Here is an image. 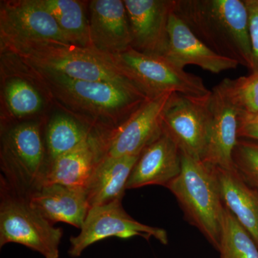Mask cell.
<instances>
[{"instance_id": "1", "label": "cell", "mask_w": 258, "mask_h": 258, "mask_svg": "<svg viewBox=\"0 0 258 258\" xmlns=\"http://www.w3.org/2000/svg\"><path fill=\"white\" fill-rule=\"evenodd\" d=\"M24 64L47 101L94 131L116 128L150 99L134 85L80 81Z\"/></svg>"}, {"instance_id": "2", "label": "cell", "mask_w": 258, "mask_h": 258, "mask_svg": "<svg viewBox=\"0 0 258 258\" xmlns=\"http://www.w3.org/2000/svg\"><path fill=\"white\" fill-rule=\"evenodd\" d=\"M174 13L214 52L251 70L252 46L244 0H175Z\"/></svg>"}, {"instance_id": "3", "label": "cell", "mask_w": 258, "mask_h": 258, "mask_svg": "<svg viewBox=\"0 0 258 258\" xmlns=\"http://www.w3.org/2000/svg\"><path fill=\"white\" fill-rule=\"evenodd\" d=\"M181 172L166 187L175 196L186 220L218 250L224 206L214 166L181 154Z\"/></svg>"}, {"instance_id": "4", "label": "cell", "mask_w": 258, "mask_h": 258, "mask_svg": "<svg viewBox=\"0 0 258 258\" xmlns=\"http://www.w3.org/2000/svg\"><path fill=\"white\" fill-rule=\"evenodd\" d=\"M43 122L28 120L1 125V177L28 198L44 184L49 168Z\"/></svg>"}, {"instance_id": "5", "label": "cell", "mask_w": 258, "mask_h": 258, "mask_svg": "<svg viewBox=\"0 0 258 258\" xmlns=\"http://www.w3.org/2000/svg\"><path fill=\"white\" fill-rule=\"evenodd\" d=\"M0 48L1 54L15 56L27 66L59 73L70 79L134 85L106 55L93 49L55 41L10 44Z\"/></svg>"}, {"instance_id": "6", "label": "cell", "mask_w": 258, "mask_h": 258, "mask_svg": "<svg viewBox=\"0 0 258 258\" xmlns=\"http://www.w3.org/2000/svg\"><path fill=\"white\" fill-rule=\"evenodd\" d=\"M105 55L149 98L167 93L195 98H207L211 94L201 78L186 72L164 56L143 53L132 47L120 53Z\"/></svg>"}, {"instance_id": "7", "label": "cell", "mask_w": 258, "mask_h": 258, "mask_svg": "<svg viewBox=\"0 0 258 258\" xmlns=\"http://www.w3.org/2000/svg\"><path fill=\"white\" fill-rule=\"evenodd\" d=\"M63 231L37 212L28 199L14 191L0 176V247L25 246L45 258H58Z\"/></svg>"}, {"instance_id": "8", "label": "cell", "mask_w": 258, "mask_h": 258, "mask_svg": "<svg viewBox=\"0 0 258 258\" xmlns=\"http://www.w3.org/2000/svg\"><path fill=\"white\" fill-rule=\"evenodd\" d=\"M174 93L148 100L116 128L98 131L103 158L140 155L162 134L163 116Z\"/></svg>"}, {"instance_id": "9", "label": "cell", "mask_w": 258, "mask_h": 258, "mask_svg": "<svg viewBox=\"0 0 258 258\" xmlns=\"http://www.w3.org/2000/svg\"><path fill=\"white\" fill-rule=\"evenodd\" d=\"M210 96L195 98L174 93L163 116V133L175 143L181 154L201 160L211 128Z\"/></svg>"}, {"instance_id": "10", "label": "cell", "mask_w": 258, "mask_h": 258, "mask_svg": "<svg viewBox=\"0 0 258 258\" xmlns=\"http://www.w3.org/2000/svg\"><path fill=\"white\" fill-rule=\"evenodd\" d=\"M140 236L149 240L154 237L161 244H168L165 230L141 223L132 218L122 206V201L90 208L79 235L70 239L69 254L79 257L83 251L98 241L111 237L129 239Z\"/></svg>"}, {"instance_id": "11", "label": "cell", "mask_w": 258, "mask_h": 258, "mask_svg": "<svg viewBox=\"0 0 258 258\" xmlns=\"http://www.w3.org/2000/svg\"><path fill=\"white\" fill-rule=\"evenodd\" d=\"M68 43L50 13L37 0L0 3V46L28 42Z\"/></svg>"}, {"instance_id": "12", "label": "cell", "mask_w": 258, "mask_h": 258, "mask_svg": "<svg viewBox=\"0 0 258 258\" xmlns=\"http://www.w3.org/2000/svg\"><path fill=\"white\" fill-rule=\"evenodd\" d=\"M1 55V125L28 120L42 111L45 94L21 61Z\"/></svg>"}, {"instance_id": "13", "label": "cell", "mask_w": 258, "mask_h": 258, "mask_svg": "<svg viewBox=\"0 0 258 258\" xmlns=\"http://www.w3.org/2000/svg\"><path fill=\"white\" fill-rule=\"evenodd\" d=\"M128 14L132 45L151 55H165L169 22L175 0H123Z\"/></svg>"}, {"instance_id": "14", "label": "cell", "mask_w": 258, "mask_h": 258, "mask_svg": "<svg viewBox=\"0 0 258 258\" xmlns=\"http://www.w3.org/2000/svg\"><path fill=\"white\" fill-rule=\"evenodd\" d=\"M88 20L93 50L111 55L132 47V31L123 0L90 1Z\"/></svg>"}, {"instance_id": "15", "label": "cell", "mask_w": 258, "mask_h": 258, "mask_svg": "<svg viewBox=\"0 0 258 258\" xmlns=\"http://www.w3.org/2000/svg\"><path fill=\"white\" fill-rule=\"evenodd\" d=\"M209 104L212 124L203 161L214 167L235 170L232 154L239 140L240 113L218 86L212 90Z\"/></svg>"}, {"instance_id": "16", "label": "cell", "mask_w": 258, "mask_h": 258, "mask_svg": "<svg viewBox=\"0 0 258 258\" xmlns=\"http://www.w3.org/2000/svg\"><path fill=\"white\" fill-rule=\"evenodd\" d=\"M164 57L181 69L193 64L215 74L240 64L207 46L174 12L169 18V44Z\"/></svg>"}, {"instance_id": "17", "label": "cell", "mask_w": 258, "mask_h": 258, "mask_svg": "<svg viewBox=\"0 0 258 258\" xmlns=\"http://www.w3.org/2000/svg\"><path fill=\"white\" fill-rule=\"evenodd\" d=\"M181 152L169 137L162 133L142 152L127 181L126 189L149 185L166 186L181 172Z\"/></svg>"}, {"instance_id": "18", "label": "cell", "mask_w": 258, "mask_h": 258, "mask_svg": "<svg viewBox=\"0 0 258 258\" xmlns=\"http://www.w3.org/2000/svg\"><path fill=\"white\" fill-rule=\"evenodd\" d=\"M30 205L52 224L63 222L81 230L90 210L84 188L43 185L28 198Z\"/></svg>"}, {"instance_id": "19", "label": "cell", "mask_w": 258, "mask_h": 258, "mask_svg": "<svg viewBox=\"0 0 258 258\" xmlns=\"http://www.w3.org/2000/svg\"><path fill=\"white\" fill-rule=\"evenodd\" d=\"M102 158L101 142L94 131L84 143L51 163L43 185L58 184L86 189Z\"/></svg>"}, {"instance_id": "20", "label": "cell", "mask_w": 258, "mask_h": 258, "mask_svg": "<svg viewBox=\"0 0 258 258\" xmlns=\"http://www.w3.org/2000/svg\"><path fill=\"white\" fill-rule=\"evenodd\" d=\"M139 156L102 158L85 189L90 208L122 201Z\"/></svg>"}, {"instance_id": "21", "label": "cell", "mask_w": 258, "mask_h": 258, "mask_svg": "<svg viewBox=\"0 0 258 258\" xmlns=\"http://www.w3.org/2000/svg\"><path fill=\"white\" fill-rule=\"evenodd\" d=\"M222 200L258 246V190L235 170L215 167Z\"/></svg>"}, {"instance_id": "22", "label": "cell", "mask_w": 258, "mask_h": 258, "mask_svg": "<svg viewBox=\"0 0 258 258\" xmlns=\"http://www.w3.org/2000/svg\"><path fill=\"white\" fill-rule=\"evenodd\" d=\"M55 18L68 43L92 48L88 20L89 2L78 0H37Z\"/></svg>"}, {"instance_id": "23", "label": "cell", "mask_w": 258, "mask_h": 258, "mask_svg": "<svg viewBox=\"0 0 258 258\" xmlns=\"http://www.w3.org/2000/svg\"><path fill=\"white\" fill-rule=\"evenodd\" d=\"M44 131L49 166L57 158L86 142L94 132L88 125L64 113L52 116Z\"/></svg>"}, {"instance_id": "24", "label": "cell", "mask_w": 258, "mask_h": 258, "mask_svg": "<svg viewBox=\"0 0 258 258\" xmlns=\"http://www.w3.org/2000/svg\"><path fill=\"white\" fill-rule=\"evenodd\" d=\"M225 206V205H224ZM220 258H258V246L228 209L224 208Z\"/></svg>"}, {"instance_id": "25", "label": "cell", "mask_w": 258, "mask_h": 258, "mask_svg": "<svg viewBox=\"0 0 258 258\" xmlns=\"http://www.w3.org/2000/svg\"><path fill=\"white\" fill-rule=\"evenodd\" d=\"M217 86L237 108L240 122L258 115V73L236 79H224Z\"/></svg>"}, {"instance_id": "26", "label": "cell", "mask_w": 258, "mask_h": 258, "mask_svg": "<svg viewBox=\"0 0 258 258\" xmlns=\"http://www.w3.org/2000/svg\"><path fill=\"white\" fill-rule=\"evenodd\" d=\"M232 159L237 172L249 185L258 190V144L238 140Z\"/></svg>"}, {"instance_id": "27", "label": "cell", "mask_w": 258, "mask_h": 258, "mask_svg": "<svg viewBox=\"0 0 258 258\" xmlns=\"http://www.w3.org/2000/svg\"><path fill=\"white\" fill-rule=\"evenodd\" d=\"M249 16V31L252 46V73H258V0H244Z\"/></svg>"}, {"instance_id": "28", "label": "cell", "mask_w": 258, "mask_h": 258, "mask_svg": "<svg viewBox=\"0 0 258 258\" xmlns=\"http://www.w3.org/2000/svg\"><path fill=\"white\" fill-rule=\"evenodd\" d=\"M238 138H246L258 141V120L240 122Z\"/></svg>"}, {"instance_id": "29", "label": "cell", "mask_w": 258, "mask_h": 258, "mask_svg": "<svg viewBox=\"0 0 258 258\" xmlns=\"http://www.w3.org/2000/svg\"><path fill=\"white\" fill-rule=\"evenodd\" d=\"M258 120V115H256V116L253 117V118H250L249 120H245V121H248V120ZM243 122V121H242Z\"/></svg>"}]
</instances>
